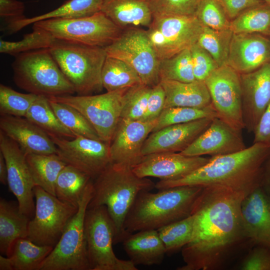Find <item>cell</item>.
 <instances>
[{"instance_id":"16","label":"cell","mask_w":270,"mask_h":270,"mask_svg":"<svg viewBox=\"0 0 270 270\" xmlns=\"http://www.w3.org/2000/svg\"><path fill=\"white\" fill-rule=\"evenodd\" d=\"M0 152L7 166L8 185L18 200L20 210L30 219L33 217L35 204L32 176L26 154L18 144L0 130Z\"/></svg>"},{"instance_id":"13","label":"cell","mask_w":270,"mask_h":270,"mask_svg":"<svg viewBox=\"0 0 270 270\" xmlns=\"http://www.w3.org/2000/svg\"><path fill=\"white\" fill-rule=\"evenodd\" d=\"M104 48L107 56L121 60L132 67L143 84L153 86L160 82V60L146 30L139 27L125 28L115 41Z\"/></svg>"},{"instance_id":"1","label":"cell","mask_w":270,"mask_h":270,"mask_svg":"<svg viewBox=\"0 0 270 270\" xmlns=\"http://www.w3.org/2000/svg\"><path fill=\"white\" fill-rule=\"evenodd\" d=\"M246 194L220 186H204L192 214L190 242L182 249L184 264L178 270L224 268L246 242L241 204Z\"/></svg>"},{"instance_id":"18","label":"cell","mask_w":270,"mask_h":270,"mask_svg":"<svg viewBox=\"0 0 270 270\" xmlns=\"http://www.w3.org/2000/svg\"><path fill=\"white\" fill-rule=\"evenodd\" d=\"M209 160L210 158L202 156H186L180 152H158L144 156L140 162L132 168L140 178L174 180L190 174Z\"/></svg>"},{"instance_id":"54","label":"cell","mask_w":270,"mask_h":270,"mask_svg":"<svg viewBox=\"0 0 270 270\" xmlns=\"http://www.w3.org/2000/svg\"><path fill=\"white\" fill-rule=\"evenodd\" d=\"M266 4L270 5V0H262Z\"/></svg>"},{"instance_id":"3","label":"cell","mask_w":270,"mask_h":270,"mask_svg":"<svg viewBox=\"0 0 270 270\" xmlns=\"http://www.w3.org/2000/svg\"><path fill=\"white\" fill-rule=\"evenodd\" d=\"M203 186H182L140 192L125 220L128 233L158 229L192 214Z\"/></svg>"},{"instance_id":"37","label":"cell","mask_w":270,"mask_h":270,"mask_svg":"<svg viewBox=\"0 0 270 270\" xmlns=\"http://www.w3.org/2000/svg\"><path fill=\"white\" fill-rule=\"evenodd\" d=\"M232 35L230 28L215 30L204 26L196 43L212 56L220 67L226 64Z\"/></svg>"},{"instance_id":"45","label":"cell","mask_w":270,"mask_h":270,"mask_svg":"<svg viewBox=\"0 0 270 270\" xmlns=\"http://www.w3.org/2000/svg\"><path fill=\"white\" fill-rule=\"evenodd\" d=\"M200 0H151L154 14L194 16Z\"/></svg>"},{"instance_id":"6","label":"cell","mask_w":270,"mask_h":270,"mask_svg":"<svg viewBox=\"0 0 270 270\" xmlns=\"http://www.w3.org/2000/svg\"><path fill=\"white\" fill-rule=\"evenodd\" d=\"M12 68L15 84L28 93L48 98L76 93L49 48L16 55Z\"/></svg>"},{"instance_id":"44","label":"cell","mask_w":270,"mask_h":270,"mask_svg":"<svg viewBox=\"0 0 270 270\" xmlns=\"http://www.w3.org/2000/svg\"><path fill=\"white\" fill-rule=\"evenodd\" d=\"M194 16L204 26L212 29L230 28L231 20L217 0H200Z\"/></svg>"},{"instance_id":"11","label":"cell","mask_w":270,"mask_h":270,"mask_svg":"<svg viewBox=\"0 0 270 270\" xmlns=\"http://www.w3.org/2000/svg\"><path fill=\"white\" fill-rule=\"evenodd\" d=\"M126 89L96 95L68 94L49 99L77 110L90 122L100 138L110 144L120 118Z\"/></svg>"},{"instance_id":"40","label":"cell","mask_w":270,"mask_h":270,"mask_svg":"<svg viewBox=\"0 0 270 270\" xmlns=\"http://www.w3.org/2000/svg\"><path fill=\"white\" fill-rule=\"evenodd\" d=\"M32 32L25 34L22 40L16 42L0 40V52L14 56L32 50L49 48L56 39L48 32L32 27Z\"/></svg>"},{"instance_id":"30","label":"cell","mask_w":270,"mask_h":270,"mask_svg":"<svg viewBox=\"0 0 270 270\" xmlns=\"http://www.w3.org/2000/svg\"><path fill=\"white\" fill-rule=\"evenodd\" d=\"M102 0H68L58 8L30 18L6 25L5 30L15 33L30 24L49 19L72 18L93 14L101 10Z\"/></svg>"},{"instance_id":"38","label":"cell","mask_w":270,"mask_h":270,"mask_svg":"<svg viewBox=\"0 0 270 270\" xmlns=\"http://www.w3.org/2000/svg\"><path fill=\"white\" fill-rule=\"evenodd\" d=\"M48 100L59 120L76 136L102 140L90 122L77 110L68 104Z\"/></svg>"},{"instance_id":"41","label":"cell","mask_w":270,"mask_h":270,"mask_svg":"<svg viewBox=\"0 0 270 270\" xmlns=\"http://www.w3.org/2000/svg\"><path fill=\"white\" fill-rule=\"evenodd\" d=\"M216 116H218L217 113L212 105L204 108L188 107L164 108L158 116L156 126L152 132L170 125Z\"/></svg>"},{"instance_id":"7","label":"cell","mask_w":270,"mask_h":270,"mask_svg":"<svg viewBox=\"0 0 270 270\" xmlns=\"http://www.w3.org/2000/svg\"><path fill=\"white\" fill-rule=\"evenodd\" d=\"M93 192L92 180L88 185L56 244L40 270H91L84 232L86 212Z\"/></svg>"},{"instance_id":"24","label":"cell","mask_w":270,"mask_h":270,"mask_svg":"<svg viewBox=\"0 0 270 270\" xmlns=\"http://www.w3.org/2000/svg\"><path fill=\"white\" fill-rule=\"evenodd\" d=\"M0 129L18 144L26 156L56 154V146L50 136L24 117L2 114Z\"/></svg>"},{"instance_id":"25","label":"cell","mask_w":270,"mask_h":270,"mask_svg":"<svg viewBox=\"0 0 270 270\" xmlns=\"http://www.w3.org/2000/svg\"><path fill=\"white\" fill-rule=\"evenodd\" d=\"M122 242L130 260L136 266L160 264L166 254L157 230L130 233Z\"/></svg>"},{"instance_id":"9","label":"cell","mask_w":270,"mask_h":270,"mask_svg":"<svg viewBox=\"0 0 270 270\" xmlns=\"http://www.w3.org/2000/svg\"><path fill=\"white\" fill-rule=\"evenodd\" d=\"M84 232L91 270H138L130 260H121L115 254L114 226L105 206L88 207Z\"/></svg>"},{"instance_id":"28","label":"cell","mask_w":270,"mask_h":270,"mask_svg":"<svg viewBox=\"0 0 270 270\" xmlns=\"http://www.w3.org/2000/svg\"><path fill=\"white\" fill-rule=\"evenodd\" d=\"M53 248L37 244L27 238H18L8 256H0V270H40Z\"/></svg>"},{"instance_id":"4","label":"cell","mask_w":270,"mask_h":270,"mask_svg":"<svg viewBox=\"0 0 270 270\" xmlns=\"http://www.w3.org/2000/svg\"><path fill=\"white\" fill-rule=\"evenodd\" d=\"M92 184L88 207H106L114 226V244L122 242L130 234L124 229V222L138 194L150 191L156 184L147 178L137 176L130 166L112 163L92 180Z\"/></svg>"},{"instance_id":"19","label":"cell","mask_w":270,"mask_h":270,"mask_svg":"<svg viewBox=\"0 0 270 270\" xmlns=\"http://www.w3.org/2000/svg\"><path fill=\"white\" fill-rule=\"evenodd\" d=\"M246 148L241 132L216 116L208 128L180 153L190 156H214L236 152Z\"/></svg>"},{"instance_id":"10","label":"cell","mask_w":270,"mask_h":270,"mask_svg":"<svg viewBox=\"0 0 270 270\" xmlns=\"http://www.w3.org/2000/svg\"><path fill=\"white\" fill-rule=\"evenodd\" d=\"M204 27L194 16L154 14L146 32L162 60L190 48L197 42Z\"/></svg>"},{"instance_id":"43","label":"cell","mask_w":270,"mask_h":270,"mask_svg":"<svg viewBox=\"0 0 270 270\" xmlns=\"http://www.w3.org/2000/svg\"><path fill=\"white\" fill-rule=\"evenodd\" d=\"M38 96L16 92L3 84H0V113L2 114L25 117Z\"/></svg>"},{"instance_id":"14","label":"cell","mask_w":270,"mask_h":270,"mask_svg":"<svg viewBox=\"0 0 270 270\" xmlns=\"http://www.w3.org/2000/svg\"><path fill=\"white\" fill-rule=\"evenodd\" d=\"M204 82L218 117L242 132L244 124L240 74L226 64L214 70Z\"/></svg>"},{"instance_id":"46","label":"cell","mask_w":270,"mask_h":270,"mask_svg":"<svg viewBox=\"0 0 270 270\" xmlns=\"http://www.w3.org/2000/svg\"><path fill=\"white\" fill-rule=\"evenodd\" d=\"M190 49L195 79L204 82L219 66L212 56L197 43Z\"/></svg>"},{"instance_id":"51","label":"cell","mask_w":270,"mask_h":270,"mask_svg":"<svg viewBox=\"0 0 270 270\" xmlns=\"http://www.w3.org/2000/svg\"><path fill=\"white\" fill-rule=\"evenodd\" d=\"M253 132V143L270 144V104L262 116Z\"/></svg>"},{"instance_id":"53","label":"cell","mask_w":270,"mask_h":270,"mask_svg":"<svg viewBox=\"0 0 270 270\" xmlns=\"http://www.w3.org/2000/svg\"><path fill=\"white\" fill-rule=\"evenodd\" d=\"M8 170L4 158L0 152V182L4 185L8 184Z\"/></svg>"},{"instance_id":"52","label":"cell","mask_w":270,"mask_h":270,"mask_svg":"<svg viewBox=\"0 0 270 270\" xmlns=\"http://www.w3.org/2000/svg\"><path fill=\"white\" fill-rule=\"evenodd\" d=\"M262 186L270 194V156L264 166Z\"/></svg>"},{"instance_id":"20","label":"cell","mask_w":270,"mask_h":270,"mask_svg":"<svg viewBox=\"0 0 270 270\" xmlns=\"http://www.w3.org/2000/svg\"><path fill=\"white\" fill-rule=\"evenodd\" d=\"M244 128L254 132L270 104V62L252 72L240 74Z\"/></svg>"},{"instance_id":"49","label":"cell","mask_w":270,"mask_h":270,"mask_svg":"<svg viewBox=\"0 0 270 270\" xmlns=\"http://www.w3.org/2000/svg\"><path fill=\"white\" fill-rule=\"evenodd\" d=\"M24 3L17 0H0V16L6 25L26 18Z\"/></svg>"},{"instance_id":"34","label":"cell","mask_w":270,"mask_h":270,"mask_svg":"<svg viewBox=\"0 0 270 270\" xmlns=\"http://www.w3.org/2000/svg\"><path fill=\"white\" fill-rule=\"evenodd\" d=\"M102 81L107 92L126 89L142 83L138 72L130 64L108 56L102 67Z\"/></svg>"},{"instance_id":"27","label":"cell","mask_w":270,"mask_h":270,"mask_svg":"<svg viewBox=\"0 0 270 270\" xmlns=\"http://www.w3.org/2000/svg\"><path fill=\"white\" fill-rule=\"evenodd\" d=\"M160 84L166 94L164 108L188 107L204 108L212 105L204 82H182L162 80Z\"/></svg>"},{"instance_id":"50","label":"cell","mask_w":270,"mask_h":270,"mask_svg":"<svg viewBox=\"0 0 270 270\" xmlns=\"http://www.w3.org/2000/svg\"><path fill=\"white\" fill-rule=\"evenodd\" d=\"M232 20L246 9L264 3L262 0H217Z\"/></svg>"},{"instance_id":"47","label":"cell","mask_w":270,"mask_h":270,"mask_svg":"<svg viewBox=\"0 0 270 270\" xmlns=\"http://www.w3.org/2000/svg\"><path fill=\"white\" fill-rule=\"evenodd\" d=\"M242 270H270V248L256 245L242 262Z\"/></svg>"},{"instance_id":"5","label":"cell","mask_w":270,"mask_h":270,"mask_svg":"<svg viewBox=\"0 0 270 270\" xmlns=\"http://www.w3.org/2000/svg\"><path fill=\"white\" fill-rule=\"evenodd\" d=\"M49 49L78 95L92 94L104 88L102 72L107 56L104 48L56 40Z\"/></svg>"},{"instance_id":"33","label":"cell","mask_w":270,"mask_h":270,"mask_svg":"<svg viewBox=\"0 0 270 270\" xmlns=\"http://www.w3.org/2000/svg\"><path fill=\"white\" fill-rule=\"evenodd\" d=\"M38 126L50 137L73 138L74 134L59 120L48 98L38 96L25 117Z\"/></svg>"},{"instance_id":"26","label":"cell","mask_w":270,"mask_h":270,"mask_svg":"<svg viewBox=\"0 0 270 270\" xmlns=\"http://www.w3.org/2000/svg\"><path fill=\"white\" fill-rule=\"evenodd\" d=\"M151 0H102L100 11L124 30L148 28L152 20Z\"/></svg>"},{"instance_id":"48","label":"cell","mask_w":270,"mask_h":270,"mask_svg":"<svg viewBox=\"0 0 270 270\" xmlns=\"http://www.w3.org/2000/svg\"><path fill=\"white\" fill-rule=\"evenodd\" d=\"M165 100V92L160 82L152 86L146 110L141 120L151 122L158 120L164 108Z\"/></svg>"},{"instance_id":"39","label":"cell","mask_w":270,"mask_h":270,"mask_svg":"<svg viewBox=\"0 0 270 270\" xmlns=\"http://www.w3.org/2000/svg\"><path fill=\"white\" fill-rule=\"evenodd\" d=\"M159 76L162 80H172L182 82L196 80L190 49L184 50L174 56L160 60Z\"/></svg>"},{"instance_id":"8","label":"cell","mask_w":270,"mask_h":270,"mask_svg":"<svg viewBox=\"0 0 270 270\" xmlns=\"http://www.w3.org/2000/svg\"><path fill=\"white\" fill-rule=\"evenodd\" d=\"M33 26L48 32L56 40L104 48L115 41L123 30L101 11L82 17L46 20Z\"/></svg>"},{"instance_id":"29","label":"cell","mask_w":270,"mask_h":270,"mask_svg":"<svg viewBox=\"0 0 270 270\" xmlns=\"http://www.w3.org/2000/svg\"><path fill=\"white\" fill-rule=\"evenodd\" d=\"M30 218L22 213L18 204L0 198V252L8 256L14 242L27 238Z\"/></svg>"},{"instance_id":"21","label":"cell","mask_w":270,"mask_h":270,"mask_svg":"<svg viewBox=\"0 0 270 270\" xmlns=\"http://www.w3.org/2000/svg\"><path fill=\"white\" fill-rule=\"evenodd\" d=\"M269 62L270 36L258 33H233L226 65L244 74Z\"/></svg>"},{"instance_id":"35","label":"cell","mask_w":270,"mask_h":270,"mask_svg":"<svg viewBox=\"0 0 270 270\" xmlns=\"http://www.w3.org/2000/svg\"><path fill=\"white\" fill-rule=\"evenodd\" d=\"M234 34L258 33L270 36V5L264 2L250 8L230 21Z\"/></svg>"},{"instance_id":"42","label":"cell","mask_w":270,"mask_h":270,"mask_svg":"<svg viewBox=\"0 0 270 270\" xmlns=\"http://www.w3.org/2000/svg\"><path fill=\"white\" fill-rule=\"evenodd\" d=\"M151 88L141 83L126 89L123 94L120 118L141 120L146 110Z\"/></svg>"},{"instance_id":"36","label":"cell","mask_w":270,"mask_h":270,"mask_svg":"<svg viewBox=\"0 0 270 270\" xmlns=\"http://www.w3.org/2000/svg\"><path fill=\"white\" fill-rule=\"evenodd\" d=\"M193 214L172 222L157 230L162 241L168 254L181 250L191 240L194 228Z\"/></svg>"},{"instance_id":"31","label":"cell","mask_w":270,"mask_h":270,"mask_svg":"<svg viewBox=\"0 0 270 270\" xmlns=\"http://www.w3.org/2000/svg\"><path fill=\"white\" fill-rule=\"evenodd\" d=\"M26 156L35 186L56 196V180L67 164L56 154H30Z\"/></svg>"},{"instance_id":"23","label":"cell","mask_w":270,"mask_h":270,"mask_svg":"<svg viewBox=\"0 0 270 270\" xmlns=\"http://www.w3.org/2000/svg\"><path fill=\"white\" fill-rule=\"evenodd\" d=\"M240 210L250 244L270 248V194L262 186L258 187L244 196Z\"/></svg>"},{"instance_id":"17","label":"cell","mask_w":270,"mask_h":270,"mask_svg":"<svg viewBox=\"0 0 270 270\" xmlns=\"http://www.w3.org/2000/svg\"><path fill=\"white\" fill-rule=\"evenodd\" d=\"M156 122L120 118L110 144L112 163L131 168L139 163L144 144Z\"/></svg>"},{"instance_id":"22","label":"cell","mask_w":270,"mask_h":270,"mask_svg":"<svg viewBox=\"0 0 270 270\" xmlns=\"http://www.w3.org/2000/svg\"><path fill=\"white\" fill-rule=\"evenodd\" d=\"M212 118L176 124L152 132L145 140L142 154L180 152L187 148L209 126Z\"/></svg>"},{"instance_id":"15","label":"cell","mask_w":270,"mask_h":270,"mask_svg":"<svg viewBox=\"0 0 270 270\" xmlns=\"http://www.w3.org/2000/svg\"><path fill=\"white\" fill-rule=\"evenodd\" d=\"M50 138L56 146V154L67 164L84 172L92 180L112 164L110 144L102 140L82 136L73 138Z\"/></svg>"},{"instance_id":"12","label":"cell","mask_w":270,"mask_h":270,"mask_svg":"<svg viewBox=\"0 0 270 270\" xmlns=\"http://www.w3.org/2000/svg\"><path fill=\"white\" fill-rule=\"evenodd\" d=\"M34 194L35 210L29 222L27 238L37 244L54 247L78 208L61 201L38 186H34Z\"/></svg>"},{"instance_id":"2","label":"cell","mask_w":270,"mask_h":270,"mask_svg":"<svg viewBox=\"0 0 270 270\" xmlns=\"http://www.w3.org/2000/svg\"><path fill=\"white\" fill-rule=\"evenodd\" d=\"M270 156V144L253 143L242 150L212 156L190 174L174 180H160L158 190L182 186H220L246 195L260 186L265 164Z\"/></svg>"},{"instance_id":"32","label":"cell","mask_w":270,"mask_h":270,"mask_svg":"<svg viewBox=\"0 0 270 270\" xmlns=\"http://www.w3.org/2000/svg\"><path fill=\"white\" fill-rule=\"evenodd\" d=\"M92 180L87 174L67 164L56 180V196L61 201L78 208L79 202Z\"/></svg>"}]
</instances>
